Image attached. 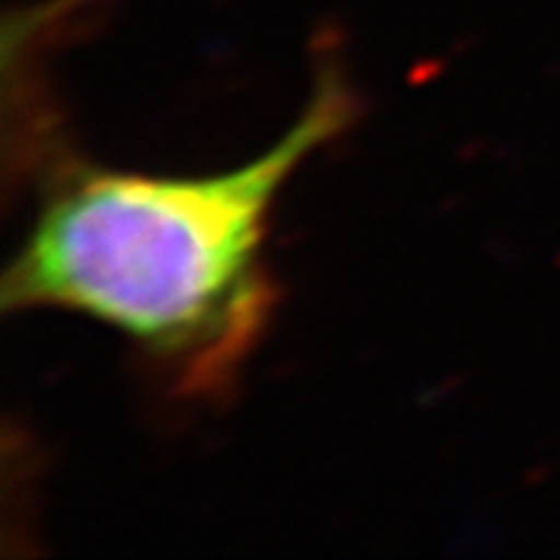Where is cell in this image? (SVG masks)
Here are the masks:
<instances>
[{
	"label": "cell",
	"instance_id": "1",
	"mask_svg": "<svg viewBox=\"0 0 560 560\" xmlns=\"http://www.w3.org/2000/svg\"><path fill=\"white\" fill-rule=\"evenodd\" d=\"M352 113V91L327 72L278 143L231 172H66L3 271V312H79L143 346L175 386H221L268 318V209Z\"/></svg>",
	"mask_w": 560,
	"mask_h": 560
}]
</instances>
